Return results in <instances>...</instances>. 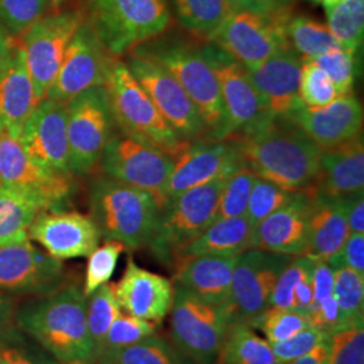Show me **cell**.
I'll use <instances>...</instances> for the list:
<instances>
[{"instance_id": "obj_1", "label": "cell", "mask_w": 364, "mask_h": 364, "mask_svg": "<svg viewBox=\"0 0 364 364\" xmlns=\"http://www.w3.org/2000/svg\"><path fill=\"white\" fill-rule=\"evenodd\" d=\"M15 324L60 363H96L87 324V297L77 285H66L22 305L15 311Z\"/></svg>"}, {"instance_id": "obj_2", "label": "cell", "mask_w": 364, "mask_h": 364, "mask_svg": "<svg viewBox=\"0 0 364 364\" xmlns=\"http://www.w3.org/2000/svg\"><path fill=\"white\" fill-rule=\"evenodd\" d=\"M239 141L245 164L258 177L291 191L316 185L324 150L287 117Z\"/></svg>"}, {"instance_id": "obj_3", "label": "cell", "mask_w": 364, "mask_h": 364, "mask_svg": "<svg viewBox=\"0 0 364 364\" xmlns=\"http://www.w3.org/2000/svg\"><path fill=\"white\" fill-rule=\"evenodd\" d=\"M130 53L165 68L181 84L204 122L207 141L231 138L220 85L201 53L200 42L177 34H159Z\"/></svg>"}, {"instance_id": "obj_4", "label": "cell", "mask_w": 364, "mask_h": 364, "mask_svg": "<svg viewBox=\"0 0 364 364\" xmlns=\"http://www.w3.org/2000/svg\"><path fill=\"white\" fill-rule=\"evenodd\" d=\"M88 203L90 216L105 240L120 242L130 251L149 247L161 210L151 193L103 174L92 181Z\"/></svg>"}, {"instance_id": "obj_5", "label": "cell", "mask_w": 364, "mask_h": 364, "mask_svg": "<svg viewBox=\"0 0 364 364\" xmlns=\"http://www.w3.org/2000/svg\"><path fill=\"white\" fill-rule=\"evenodd\" d=\"M85 22L115 58L164 34L171 21L168 0H84Z\"/></svg>"}, {"instance_id": "obj_6", "label": "cell", "mask_w": 364, "mask_h": 364, "mask_svg": "<svg viewBox=\"0 0 364 364\" xmlns=\"http://www.w3.org/2000/svg\"><path fill=\"white\" fill-rule=\"evenodd\" d=\"M230 176L188 189L162 204L156 232L149 245L156 259L173 266L182 248L215 221L223 188Z\"/></svg>"}, {"instance_id": "obj_7", "label": "cell", "mask_w": 364, "mask_h": 364, "mask_svg": "<svg viewBox=\"0 0 364 364\" xmlns=\"http://www.w3.org/2000/svg\"><path fill=\"white\" fill-rule=\"evenodd\" d=\"M169 313L171 343L195 364L216 363L232 323L231 305L209 302L176 284Z\"/></svg>"}, {"instance_id": "obj_8", "label": "cell", "mask_w": 364, "mask_h": 364, "mask_svg": "<svg viewBox=\"0 0 364 364\" xmlns=\"http://www.w3.org/2000/svg\"><path fill=\"white\" fill-rule=\"evenodd\" d=\"M105 87L109 93L117 131L170 156L186 144L159 114L124 61L117 60Z\"/></svg>"}, {"instance_id": "obj_9", "label": "cell", "mask_w": 364, "mask_h": 364, "mask_svg": "<svg viewBox=\"0 0 364 364\" xmlns=\"http://www.w3.org/2000/svg\"><path fill=\"white\" fill-rule=\"evenodd\" d=\"M69 170L87 176L100 162L105 146L117 131L107 87H92L66 103Z\"/></svg>"}, {"instance_id": "obj_10", "label": "cell", "mask_w": 364, "mask_h": 364, "mask_svg": "<svg viewBox=\"0 0 364 364\" xmlns=\"http://www.w3.org/2000/svg\"><path fill=\"white\" fill-rule=\"evenodd\" d=\"M200 49L219 81L231 138H246L270 124L275 117L252 84L247 68L215 42H200Z\"/></svg>"}, {"instance_id": "obj_11", "label": "cell", "mask_w": 364, "mask_h": 364, "mask_svg": "<svg viewBox=\"0 0 364 364\" xmlns=\"http://www.w3.org/2000/svg\"><path fill=\"white\" fill-rule=\"evenodd\" d=\"M0 183L25 192L52 210H64L76 189L73 174L34 162L7 131H0Z\"/></svg>"}, {"instance_id": "obj_12", "label": "cell", "mask_w": 364, "mask_h": 364, "mask_svg": "<svg viewBox=\"0 0 364 364\" xmlns=\"http://www.w3.org/2000/svg\"><path fill=\"white\" fill-rule=\"evenodd\" d=\"M99 164L107 177L151 193L161 207L165 203L164 192L173 169L169 154L117 130Z\"/></svg>"}, {"instance_id": "obj_13", "label": "cell", "mask_w": 364, "mask_h": 364, "mask_svg": "<svg viewBox=\"0 0 364 364\" xmlns=\"http://www.w3.org/2000/svg\"><path fill=\"white\" fill-rule=\"evenodd\" d=\"M115 63L117 58L84 19L70 39L58 75L45 97L68 103L80 92L107 85Z\"/></svg>"}, {"instance_id": "obj_14", "label": "cell", "mask_w": 364, "mask_h": 364, "mask_svg": "<svg viewBox=\"0 0 364 364\" xmlns=\"http://www.w3.org/2000/svg\"><path fill=\"white\" fill-rule=\"evenodd\" d=\"M82 21V13L75 10L49 14L19 37L38 100L45 99L52 87L66 48Z\"/></svg>"}, {"instance_id": "obj_15", "label": "cell", "mask_w": 364, "mask_h": 364, "mask_svg": "<svg viewBox=\"0 0 364 364\" xmlns=\"http://www.w3.org/2000/svg\"><path fill=\"white\" fill-rule=\"evenodd\" d=\"M124 63L159 114L182 141L205 139L207 132L203 119L188 93L171 73L156 63L132 53Z\"/></svg>"}, {"instance_id": "obj_16", "label": "cell", "mask_w": 364, "mask_h": 364, "mask_svg": "<svg viewBox=\"0 0 364 364\" xmlns=\"http://www.w3.org/2000/svg\"><path fill=\"white\" fill-rule=\"evenodd\" d=\"M291 14L232 13L212 42L231 54L242 65L254 69L287 46V19Z\"/></svg>"}, {"instance_id": "obj_17", "label": "cell", "mask_w": 364, "mask_h": 364, "mask_svg": "<svg viewBox=\"0 0 364 364\" xmlns=\"http://www.w3.org/2000/svg\"><path fill=\"white\" fill-rule=\"evenodd\" d=\"M171 158L173 169L164 192L165 201L188 189L230 176L245 165L239 138L186 142Z\"/></svg>"}, {"instance_id": "obj_18", "label": "cell", "mask_w": 364, "mask_h": 364, "mask_svg": "<svg viewBox=\"0 0 364 364\" xmlns=\"http://www.w3.org/2000/svg\"><path fill=\"white\" fill-rule=\"evenodd\" d=\"M66 287L61 260L26 237L0 248V290L13 296L46 297Z\"/></svg>"}, {"instance_id": "obj_19", "label": "cell", "mask_w": 364, "mask_h": 364, "mask_svg": "<svg viewBox=\"0 0 364 364\" xmlns=\"http://www.w3.org/2000/svg\"><path fill=\"white\" fill-rule=\"evenodd\" d=\"M291 258L258 248H250L237 257L230 297L232 312L231 324H248L269 308L278 277Z\"/></svg>"}, {"instance_id": "obj_20", "label": "cell", "mask_w": 364, "mask_h": 364, "mask_svg": "<svg viewBox=\"0 0 364 364\" xmlns=\"http://www.w3.org/2000/svg\"><path fill=\"white\" fill-rule=\"evenodd\" d=\"M28 239L53 258L66 260L90 257L102 236L90 215L42 209L28 227Z\"/></svg>"}, {"instance_id": "obj_21", "label": "cell", "mask_w": 364, "mask_h": 364, "mask_svg": "<svg viewBox=\"0 0 364 364\" xmlns=\"http://www.w3.org/2000/svg\"><path fill=\"white\" fill-rule=\"evenodd\" d=\"M66 120V103L42 99L18 138L27 156L48 169L70 173Z\"/></svg>"}, {"instance_id": "obj_22", "label": "cell", "mask_w": 364, "mask_h": 364, "mask_svg": "<svg viewBox=\"0 0 364 364\" xmlns=\"http://www.w3.org/2000/svg\"><path fill=\"white\" fill-rule=\"evenodd\" d=\"M285 117L323 150H329L362 134L363 107L352 92L321 108L297 105Z\"/></svg>"}, {"instance_id": "obj_23", "label": "cell", "mask_w": 364, "mask_h": 364, "mask_svg": "<svg viewBox=\"0 0 364 364\" xmlns=\"http://www.w3.org/2000/svg\"><path fill=\"white\" fill-rule=\"evenodd\" d=\"M313 198V188L301 191L287 205L260 221L254 230L251 248L289 257L305 255Z\"/></svg>"}, {"instance_id": "obj_24", "label": "cell", "mask_w": 364, "mask_h": 364, "mask_svg": "<svg viewBox=\"0 0 364 364\" xmlns=\"http://www.w3.org/2000/svg\"><path fill=\"white\" fill-rule=\"evenodd\" d=\"M114 289L119 306L134 317L159 324L171 309L173 282L139 267L132 257L127 259L124 273Z\"/></svg>"}, {"instance_id": "obj_25", "label": "cell", "mask_w": 364, "mask_h": 364, "mask_svg": "<svg viewBox=\"0 0 364 364\" xmlns=\"http://www.w3.org/2000/svg\"><path fill=\"white\" fill-rule=\"evenodd\" d=\"M302 58L290 43L254 69H247L252 84L274 117H285L301 105L299 97Z\"/></svg>"}, {"instance_id": "obj_26", "label": "cell", "mask_w": 364, "mask_h": 364, "mask_svg": "<svg viewBox=\"0 0 364 364\" xmlns=\"http://www.w3.org/2000/svg\"><path fill=\"white\" fill-rule=\"evenodd\" d=\"M39 102L27 69L26 55L16 39L10 63L0 75V131L19 138L25 122Z\"/></svg>"}, {"instance_id": "obj_27", "label": "cell", "mask_w": 364, "mask_h": 364, "mask_svg": "<svg viewBox=\"0 0 364 364\" xmlns=\"http://www.w3.org/2000/svg\"><path fill=\"white\" fill-rule=\"evenodd\" d=\"M364 147L362 134L338 147L324 150L320 173L313 186L317 195L341 198L364 192Z\"/></svg>"}, {"instance_id": "obj_28", "label": "cell", "mask_w": 364, "mask_h": 364, "mask_svg": "<svg viewBox=\"0 0 364 364\" xmlns=\"http://www.w3.org/2000/svg\"><path fill=\"white\" fill-rule=\"evenodd\" d=\"M237 257H192L178 260L174 264L176 284L209 302L230 304Z\"/></svg>"}, {"instance_id": "obj_29", "label": "cell", "mask_w": 364, "mask_h": 364, "mask_svg": "<svg viewBox=\"0 0 364 364\" xmlns=\"http://www.w3.org/2000/svg\"><path fill=\"white\" fill-rule=\"evenodd\" d=\"M350 234L343 200L314 192L309 218V243L305 255L311 259L328 260L338 252Z\"/></svg>"}, {"instance_id": "obj_30", "label": "cell", "mask_w": 364, "mask_h": 364, "mask_svg": "<svg viewBox=\"0 0 364 364\" xmlns=\"http://www.w3.org/2000/svg\"><path fill=\"white\" fill-rule=\"evenodd\" d=\"M254 230L246 215L213 221L203 234L182 248L174 264L192 257H237L251 248Z\"/></svg>"}, {"instance_id": "obj_31", "label": "cell", "mask_w": 364, "mask_h": 364, "mask_svg": "<svg viewBox=\"0 0 364 364\" xmlns=\"http://www.w3.org/2000/svg\"><path fill=\"white\" fill-rule=\"evenodd\" d=\"M42 209L34 197L0 183V248L28 237V227Z\"/></svg>"}, {"instance_id": "obj_32", "label": "cell", "mask_w": 364, "mask_h": 364, "mask_svg": "<svg viewBox=\"0 0 364 364\" xmlns=\"http://www.w3.org/2000/svg\"><path fill=\"white\" fill-rule=\"evenodd\" d=\"M215 364H282L272 344L246 323L231 324Z\"/></svg>"}, {"instance_id": "obj_33", "label": "cell", "mask_w": 364, "mask_h": 364, "mask_svg": "<svg viewBox=\"0 0 364 364\" xmlns=\"http://www.w3.org/2000/svg\"><path fill=\"white\" fill-rule=\"evenodd\" d=\"M178 22L201 42H212L231 15L225 0H174Z\"/></svg>"}, {"instance_id": "obj_34", "label": "cell", "mask_w": 364, "mask_h": 364, "mask_svg": "<svg viewBox=\"0 0 364 364\" xmlns=\"http://www.w3.org/2000/svg\"><path fill=\"white\" fill-rule=\"evenodd\" d=\"M99 364H195L171 341L161 335H153L124 348L105 351Z\"/></svg>"}, {"instance_id": "obj_35", "label": "cell", "mask_w": 364, "mask_h": 364, "mask_svg": "<svg viewBox=\"0 0 364 364\" xmlns=\"http://www.w3.org/2000/svg\"><path fill=\"white\" fill-rule=\"evenodd\" d=\"M287 38L291 48L304 61H312L316 57L341 48L326 25L313 21L305 15H290L287 19Z\"/></svg>"}, {"instance_id": "obj_36", "label": "cell", "mask_w": 364, "mask_h": 364, "mask_svg": "<svg viewBox=\"0 0 364 364\" xmlns=\"http://www.w3.org/2000/svg\"><path fill=\"white\" fill-rule=\"evenodd\" d=\"M324 9L332 36L343 49L359 57L363 46L364 0H341Z\"/></svg>"}, {"instance_id": "obj_37", "label": "cell", "mask_w": 364, "mask_h": 364, "mask_svg": "<svg viewBox=\"0 0 364 364\" xmlns=\"http://www.w3.org/2000/svg\"><path fill=\"white\" fill-rule=\"evenodd\" d=\"M333 272L332 296L338 304L343 326L363 324L364 274L344 266Z\"/></svg>"}, {"instance_id": "obj_38", "label": "cell", "mask_w": 364, "mask_h": 364, "mask_svg": "<svg viewBox=\"0 0 364 364\" xmlns=\"http://www.w3.org/2000/svg\"><path fill=\"white\" fill-rule=\"evenodd\" d=\"M87 324L96 353V362L103 351L105 336L117 316L120 306L115 296L114 284H105L87 297Z\"/></svg>"}, {"instance_id": "obj_39", "label": "cell", "mask_w": 364, "mask_h": 364, "mask_svg": "<svg viewBox=\"0 0 364 364\" xmlns=\"http://www.w3.org/2000/svg\"><path fill=\"white\" fill-rule=\"evenodd\" d=\"M55 7L57 3L53 0H0V26L13 38H19Z\"/></svg>"}, {"instance_id": "obj_40", "label": "cell", "mask_w": 364, "mask_h": 364, "mask_svg": "<svg viewBox=\"0 0 364 364\" xmlns=\"http://www.w3.org/2000/svg\"><path fill=\"white\" fill-rule=\"evenodd\" d=\"M299 192L301 191L287 189L269 180L257 177L248 198L246 210L248 220L254 227H257L260 221L290 203Z\"/></svg>"}, {"instance_id": "obj_41", "label": "cell", "mask_w": 364, "mask_h": 364, "mask_svg": "<svg viewBox=\"0 0 364 364\" xmlns=\"http://www.w3.org/2000/svg\"><path fill=\"white\" fill-rule=\"evenodd\" d=\"M257 177L258 176L245 164L227 178L215 221L246 215L248 198Z\"/></svg>"}, {"instance_id": "obj_42", "label": "cell", "mask_w": 364, "mask_h": 364, "mask_svg": "<svg viewBox=\"0 0 364 364\" xmlns=\"http://www.w3.org/2000/svg\"><path fill=\"white\" fill-rule=\"evenodd\" d=\"M248 326L262 331L269 343H278L293 338L311 324L308 318L299 313L269 306L254 317Z\"/></svg>"}, {"instance_id": "obj_43", "label": "cell", "mask_w": 364, "mask_h": 364, "mask_svg": "<svg viewBox=\"0 0 364 364\" xmlns=\"http://www.w3.org/2000/svg\"><path fill=\"white\" fill-rule=\"evenodd\" d=\"M299 97L308 108H321L338 97L332 80L313 61H304L299 75Z\"/></svg>"}, {"instance_id": "obj_44", "label": "cell", "mask_w": 364, "mask_h": 364, "mask_svg": "<svg viewBox=\"0 0 364 364\" xmlns=\"http://www.w3.org/2000/svg\"><path fill=\"white\" fill-rule=\"evenodd\" d=\"M126 247L117 240H105V245L96 247L88 257L84 296L90 297L92 293L107 284L117 269V260Z\"/></svg>"}, {"instance_id": "obj_45", "label": "cell", "mask_w": 364, "mask_h": 364, "mask_svg": "<svg viewBox=\"0 0 364 364\" xmlns=\"http://www.w3.org/2000/svg\"><path fill=\"white\" fill-rule=\"evenodd\" d=\"M313 259L306 255L293 257L289 260L278 281L274 287L269 306L293 311L294 308V290L304 279L309 278L312 273Z\"/></svg>"}, {"instance_id": "obj_46", "label": "cell", "mask_w": 364, "mask_h": 364, "mask_svg": "<svg viewBox=\"0 0 364 364\" xmlns=\"http://www.w3.org/2000/svg\"><path fill=\"white\" fill-rule=\"evenodd\" d=\"M328 344V364H364L363 324L340 328L329 335Z\"/></svg>"}, {"instance_id": "obj_47", "label": "cell", "mask_w": 364, "mask_h": 364, "mask_svg": "<svg viewBox=\"0 0 364 364\" xmlns=\"http://www.w3.org/2000/svg\"><path fill=\"white\" fill-rule=\"evenodd\" d=\"M156 323L138 318L130 314H119L105 336L103 351L124 348L158 333ZM100 353V355H102Z\"/></svg>"}, {"instance_id": "obj_48", "label": "cell", "mask_w": 364, "mask_h": 364, "mask_svg": "<svg viewBox=\"0 0 364 364\" xmlns=\"http://www.w3.org/2000/svg\"><path fill=\"white\" fill-rule=\"evenodd\" d=\"M312 61L316 65L320 66L332 80L338 96L352 93L358 68V57L343 48H336L316 57Z\"/></svg>"}, {"instance_id": "obj_49", "label": "cell", "mask_w": 364, "mask_h": 364, "mask_svg": "<svg viewBox=\"0 0 364 364\" xmlns=\"http://www.w3.org/2000/svg\"><path fill=\"white\" fill-rule=\"evenodd\" d=\"M0 359L3 364H63L50 353L31 347L19 328L0 338Z\"/></svg>"}, {"instance_id": "obj_50", "label": "cell", "mask_w": 364, "mask_h": 364, "mask_svg": "<svg viewBox=\"0 0 364 364\" xmlns=\"http://www.w3.org/2000/svg\"><path fill=\"white\" fill-rule=\"evenodd\" d=\"M328 338L329 335H326L321 329L309 326L302 329L297 335H294L293 338L270 344L277 359L282 364H287L309 353L313 348L324 343Z\"/></svg>"}, {"instance_id": "obj_51", "label": "cell", "mask_w": 364, "mask_h": 364, "mask_svg": "<svg viewBox=\"0 0 364 364\" xmlns=\"http://www.w3.org/2000/svg\"><path fill=\"white\" fill-rule=\"evenodd\" d=\"M326 262L333 270L344 266L364 274V235L350 234L338 252Z\"/></svg>"}, {"instance_id": "obj_52", "label": "cell", "mask_w": 364, "mask_h": 364, "mask_svg": "<svg viewBox=\"0 0 364 364\" xmlns=\"http://www.w3.org/2000/svg\"><path fill=\"white\" fill-rule=\"evenodd\" d=\"M308 321L311 326L326 332V335H331L335 331L343 328L340 311L333 296H329L321 302L313 305L308 314Z\"/></svg>"}, {"instance_id": "obj_53", "label": "cell", "mask_w": 364, "mask_h": 364, "mask_svg": "<svg viewBox=\"0 0 364 364\" xmlns=\"http://www.w3.org/2000/svg\"><path fill=\"white\" fill-rule=\"evenodd\" d=\"M333 269L323 259H313L311 282H312L313 302L314 305L332 296L333 290Z\"/></svg>"}, {"instance_id": "obj_54", "label": "cell", "mask_w": 364, "mask_h": 364, "mask_svg": "<svg viewBox=\"0 0 364 364\" xmlns=\"http://www.w3.org/2000/svg\"><path fill=\"white\" fill-rule=\"evenodd\" d=\"M364 192L341 197L351 234H364Z\"/></svg>"}, {"instance_id": "obj_55", "label": "cell", "mask_w": 364, "mask_h": 364, "mask_svg": "<svg viewBox=\"0 0 364 364\" xmlns=\"http://www.w3.org/2000/svg\"><path fill=\"white\" fill-rule=\"evenodd\" d=\"M15 324V305L10 294L0 290V338L16 331Z\"/></svg>"}, {"instance_id": "obj_56", "label": "cell", "mask_w": 364, "mask_h": 364, "mask_svg": "<svg viewBox=\"0 0 364 364\" xmlns=\"http://www.w3.org/2000/svg\"><path fill=\"white\" fill-rule=\"evenodd\" d=\"M328 355H329V344H328V338H326L324 343L318 344L309 353L287 364H328Z\"/></svg>"}, {"instance_id": "obj_57", "label": "cell", "mask_w": 364, "mask_h": 364, "mask_svg": "<svg viewBox=\"0 0 364 364\" xmlns=\"http://www.w3.org/2000/svg\"><path fill=\"white\" fill-rule=\"evenodd\" d=\"M263 13L285 15L291 14L294 0H255Z\"/></svg>"}, {"instance_id": "obj_58", "label": "cell", "mask_w": 364, "mask_h": 364, "mask_svg": "<svg viewBox=\"0 0 364 364\" xmlns=\"http://www.w3.org/2000/svg\"><path fill=\"white\" fill-rule=\"evenodd\" d=\"M15 41H16V38H13L4 30V27L0 26V75L3 73V70L10 63L14 46H15Z\"/></svg>"}, {"instance_id": "obj_59", "label": "cell", "mask_w": 364, "mask_h": 364, "mask_svg": "<svg viewBox=\"0 0 364 364\" xmlns=\"http://www.w3.org/2000/svg\"><path fill=\"white\" fill-rule=\"evenodd\" d=\"M231 13H239V11H258L263 13L259 6L255 3V0H225Z\"/></svg>"}, {"instance_id": "obj_60", "label": "cell", "mask_w": 364, "mask_h": 364, "mask_svg": "<svg viewBox=\"0 0 364 364\" xmlns=\"http://www.w3.org/2000/svg\"><path fill=\"white\" fill-rule=\"evenodd\" d=\"M338 1H341V0H317V3H321L324 7H328V6H333V4H336Z\"/></svg>"}, {"instance_id": "obj_61", "label": "cell", "mask_w": 364, "mask_h": 364, "mask_svg": "<svg viewBox=\"0 0 364 364\" xmlns=\"http://www.w3.org/2000/svg\"><path fill=\"white\" fill-rule=\"evenodd\" d=\"M53 1H54V3H58V1H60V0H53Z\"/></svg>"}, {"instance_id": "obj_62", "label": "cell", "mask_w": 364, "mask_h": 364, "mask_svg": "<svg viewBox=\"0 0 364 364\" xmlns=\"http://www.w3.org/2000/svg\"><path fill=\"white\" fill-rule=\"evenodd\" d=\"M312 1H314V3H317V0H312Z\"/></svg>"}, {"instance_id": "obj_63", "label": "cell", "mask_w": 364, "mask_h": 364, "mask_svg": "<svg viewBox=\"0 0 364 364\" xmlns=\"http://www.w3.org/2000/svg\"><path fill=\"white\" fill-rule=\"evenodd\" d=\"M0 364H3V362H1V359H0Z\"/></svg>"}]
</instances>
